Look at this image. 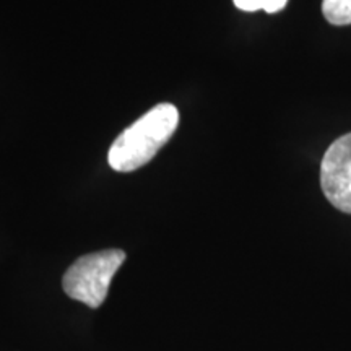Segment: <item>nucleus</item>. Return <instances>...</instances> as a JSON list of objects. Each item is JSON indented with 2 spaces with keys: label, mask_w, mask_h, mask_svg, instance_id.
I'll return each mask as SVG.
<instances>
[{
  "label": "nucleus",
  "mask_w": 351,
  "mask_h": 351,
  "mask_svg": "<svg viewBox=\"0 0 351 351\" xmlns=\"http://www.w3.org/2000/svg\"><path fill=\"white\" fill-rule=\"evenodd\" d=\"M322 13L328 23L351 25V0H322Z\"/></svg>",
  "instance_id": "20e7f679"
},
{
  "label": "nucleus",
  "mask_w": 351,
  "mask_h": 351,
  "mask_svg": "<svg viewBox=\"0 0 351 351\" xmlns=\"http://www.w3.org/2000/svg\"><path fill=\"white\" fill-rule=\"evenodd\" d=\"M178 124V108L169 103L158 104L114 140L108 155L109 166L119 173L142 168L168 143Z\"/></svg>",
  "instance_id": "f257e3e1"
},
{
  "label": "nucleus",
  "mask_w": 351,
  "mask_h": 351,
  "mask_svg": "<svg viewBox=\"0 0 351 351\" xmlns=\"http://www.w3.org/2000/svg\"><path fill=\"white\" fill-rule=\"evenodd\" d=\"M320 187L333 207L351 213V134L337 138L324 155Z\"/></svg>",
  "instance_id": "7ed1b4c3"
},
{
  "label": "nucleus",
  "mask_w": 351,
  "mask_h": 351,
  "mask_svg": "<svg viewBox=\"0 0 351 351\" xmlns=\"http://www.w3.org/2000/svg\"><path fill=\"white\" fill-rule=\"evenodd\" d=\"M125 252L121 249L86 254L65 271L64 291L72 300L80 301L91 309H98L106 300L114 275L125 262Z\"/></svg>",
  "instance_id": "f03ea898"
},
{
  "label": "nucleus",
  "mask_w": 351,
  "mask_h": 351,
  "mask_svg": "<svg viewBox=\"0 0 351 351\" xmlns=\"http://www.w3.org/2000/svg\"><path fill=\"white\" fill-rule=\"evenodd\" d=\"M287 3L288 0H234V5L244 12L265 10L267 13H276Z\"/></svg>",
  "instance_id": "39448f33"
}]
</instances>
